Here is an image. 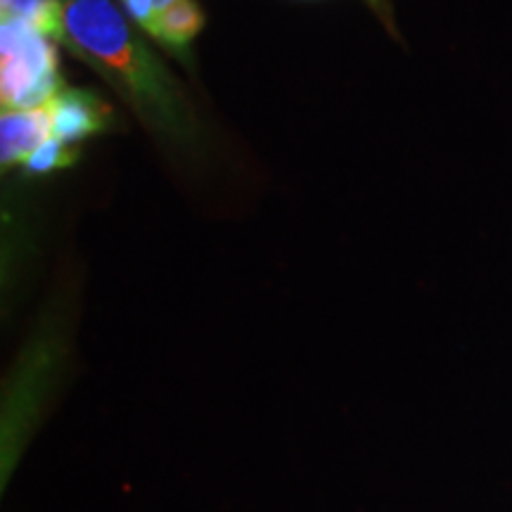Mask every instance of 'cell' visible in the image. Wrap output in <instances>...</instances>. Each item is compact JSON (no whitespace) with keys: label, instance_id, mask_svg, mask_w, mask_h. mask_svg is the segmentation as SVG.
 <instances>
[{"label":"cell","instance_id":"ba28073f","mask_svg":"<svg viewBox=\"0 0 512 512\" xmlns=\"http://www.w3.org/2000/svg\"><path fill=\"white\" fill-rule=\"evenodd\" d=\"M76 159H79V147L50 138L48 143H43L38 150H34L24 159V169H27V174L46 176L57 169H67Z\"/></svg>","mask_w":512,"mask_h":512},{"label":"cell","instance_id":"3957f363","mask_svg":"<svg viewBox=\"0 0 512 512\" xmlns=\"http://www.w3.org/2000/svg\"><path fill=\"white\" fill-rule=\"evenodd\" d=\"M0 88L3 112L46 107L64 83L60 76L55 38L17 17H3L0 24Z\"/></svg>","mask_w":512,"mask_h":512},{"label":"cell","instance_id":"8992f818","mask_svg":"<svg viewBox=\"0 0 512 512\" xmlns=\"http://www.w3.org/2000/svg\"><path fill=\"white\" fill-rule=\"evenodd\" d=\"M204 27V12L195 0H176L171 8H166L157 17L152 38L171 53H181L195 41Z\"/></svg>","mask_w":512,"mask_h":512},{"label":"cell","instance_id":"30bf717a","mask_svg":"<svg viewBox=\"0 0 512 512\" xmlns=\"http://www.w3.org/2000/svg\"><path fill=\"white\" fill-rule=\"evenodd\" d=\"M370 8L375 10V15L382 19L384 27L389 31H394V19H392V5H389V0H366Z\"/></svg>","mask_w":512,"mask_h":512},{"label":"cell","instance_id":"6da1fadb","mask_svg":"<svg viewBox=\"0 0 512 512\" xmlns=\"http://www.w3.org/2000/svg\"><path fill=\"white\" fill-rule=\"evenodd\" d=\"M57 41L98 69L166 147L181 155L200 147V121L181 83L112 0H62Z\"/></svg>","mask_w":512,"mask_h":512},{"label":"cell","instance_id":"7a4b0ae2","mask_svg":"<svg viewBox=\"0 0 512 512\" xmlns=\"http://www.w3.org/2000/svg\"><path fill=\"white\" fill-rule=\"evenodd\" d=\"M69 335L64 318H43L5 380L0 427V489H8L19 460L46 420L64 380Z\"/></svg>","mask_w":512,"mask_h":512},{"label":"cell","instance_id":"52a82bcc","mask_svg":"<svg viewBox=\"0 0 512 512\" xmlns=\"http://www.w3.org/2000/svg\"><path fill=\"white\" fill-rule=\"evenodd\" d=\"M3 17H17L55 38L62 27V0H0Z\"/></svg>","mask_w":512,"mask_h":512},{"label":"cell","instance_id":"5b68a950","mask_svg":"<svg viewBox=\"0 0 512 512\" xmlns=\"http://www.w3.org/2000/svg\"><path fill=\"white\" fill-rule=\"evenodd\" d=\"M53 138L48 107L38 110H8L0 119V159L3 169L24 164L31 152Z\"/></svg>","mask_w":512,"mask_h":512},{"label":"cell","instance_id":"277c9868","mask_svg":"<svg viewBox=\"0 0 512 512\" xmlns=\"http://www.w3.org/2000/svg\"><path fill=\"white\" fill-rule=\"evenodd\" d=\"M46 107L53 121V138L69 145H79L81 140L110 131L114 126L112 107L100 95L83 88L64 86Z\"/></svg>","mask_w":512,"mask_h":512},{"label":"cell","instance_id":"9c48e42d","mask_svg":"<svg viewBox=\"0 0 512 512\" xmlns=\"http://www.w3.org/2000/svg\"><path fill=\"white\" fill-rule=\"evenodd\" d=\"M124 12L136 27H140L145 34H152L157 22V5L155 0H121Z\"/></svg>","mask_w":512,"mask_h":512}]
</instances>
